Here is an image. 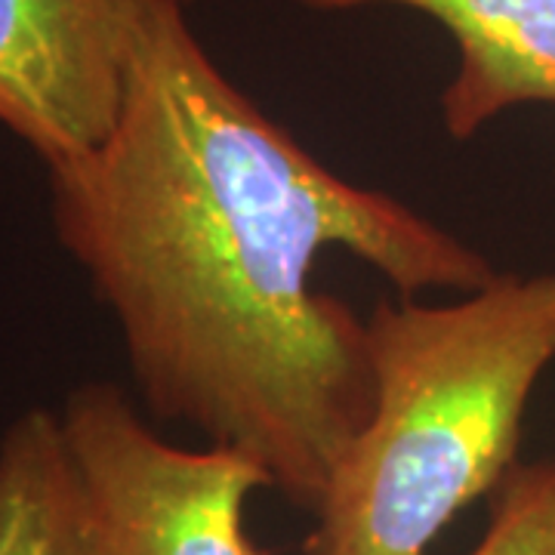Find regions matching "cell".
Masks as SVG:
<instances>
[{"instance_id": "1", "label": "cell", "mask_w": 555, "mask_h": 555, "mask_svg": "<svg viewBox=\"0 0 555 555\" xmlns=\"http://www.w3.org/2000/svg\"><path fill=\"white\" fill-rule=\"evenodd\" d=\"M56 241L118 324L149 416L257 460L315 513L374 408L367 318L312 291L327 247L414 299L473 294L491 259L389 192L334 173L219 68L155 25L118 127L47 167Z\"/></svg>"}, {"instance_id": "2", "label": "cell", "mask_w": 555, "mask_h": 555, "mask_svg": "<svg viewBox=\"0 0 555 555\" xmlns=\"http://www.w3.org/2000/svg\"><path fill=\"white\" fill-rule=\"evenodd\" d=\"M367 349L374 408L312 513L306 555H429L503 481L555 361V272H496L441 306L379 299Z\"/></svg>"}, {"instance_id": "3", "label": "cell", "mask_w": 555, "mask_h": 555, "mask_svg": "<svg viewBox=\"0 0 555 555\" xmlns=\"http://www.w3.org/2000/svg\"><path fill=\"white\" fill-rule=\"evenodd\" d=\"M102 555H262L247 500L272 488L235 448L160 438L115 383L75 386L60 411Z\"/></svg>"}, {"instance_id": "4", "label": "cell", "mask_w": 555, "mask_h": 555, "mask_svg": "<svg viewBox=\"0 0 555 555\" xmlns=\"http://www.w3.org/2000/svg\"><path fill=\"white\" fill-rule=\"evenodd\" d=\"M195 0H0V127L56 167L118 127L139 53Z\"/></svg>"}, {"instance_id": "5", "label": "cell", "mask_w": 555, "mask_h": 555, "mask_svg": "<svg viewBox=\"0 0 555 555\" xmlns=\"http://www.w3.org/2000/svg\"><path fill=\"white\" fill-rule=\"evenodd\" d=\"M315 13L404 7L436 20L456 47L438 112L456 142L518 105H555V0H291Z\"/></svg>"}, {"instance_id": "6", "label": "cell", "mask_w": 555, "mask_h": 555, "mask_svg": "<svg viewBox=\"0 0 555 555\" xmlns=\"http://www.w3.org/2000/svg\"><path fill=\"white\" fill-rule=\"evenodd\" d=\"M0 555H102L62 420L47 408L0 436Z\"/></svg>"}, {"instance_id": "7", "label": "cell", "mask_w": 555, "mask_h": 555, "mask_svg": "<svg viewBox=\"0 0 555 555\" xmlns=\"http://www.w3.org/2000/svg\"><path fill=\"white\" fill-rule=\"evenodd\" d=\"M466 555H555V454L521 463L488 494V528Z\"/></svg>"}]
</instances>
